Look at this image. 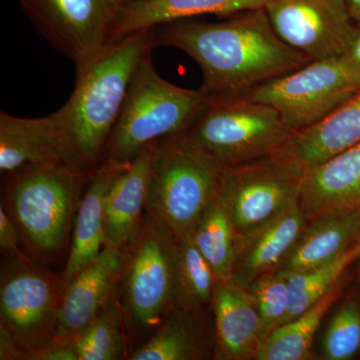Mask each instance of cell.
I'll return each instance as SVG.
<instances>
[{"label":"cell","instance_id":"obj_1","mask_svg":"<svg viewBox=\"0 0 360 360\" xmlns=\"http://www.w3.org/2000/svg\"><path fill=\"white\" fill-rule=\"evenodd\" d=\"M150 32L153 46L174 47L195 61L200 89L210 96L243 94L312 61L277 35L264 7L219 23L186 18Z\"/></svg>","mask_w":360,"mask_h":360},{"label":"cell","instance_id":"obj_2","mask_svg":"<svg viewBox=\"0 0 360 360\" xmlns=\"http://www.w3.org/2000/svg\"><path fill=\"white\" fill-rule=\"evenodd\" d=\"M153 49L150 30H141L108 44L89 63L77 68L72 94L56 112L80 174L89 176L101 165L135 70Z\"/></svg>","mask_w":360,"mask_h":360},{"label":"cell","instance_id":"obj_3","mask_svg":"<svg viewBox=\"0 0 360 360\" xmlns=\"http://www.w3.org/2000/svg\"><path fill=\"white\" fill-rule=\"evenodd\" d=\"M6 208L23 250L51 264L70 250L71 234L87 177L63 167H27L8 174Z\"/></svg>","mask_w":360,"mask_h":360},{"label":"cell","instance_id":"obj_4","mask_svg":"<svg viewBox=\"0 0 360 360\" xmlns=\"http://www.w3.org/2000/svg\"><path fill=\"white\" fill-rule=\"evenodd\" d=\"M210 99L202 89H184L161 77L153 66L151 51L148 52L130 82L101 162L127 165L149 144L186 134Z\"/></svg>","mask_w":360,"mask_h":360},{"label":"cell","instance_id":"obj_5","mask_svg":"<svg viewBox=\"0 0 360 360\" xmlns=\"http://www.w3.org/2000/svg\"><path fill=\"white\" fill-rule=\"evenodd\" d=\"M224 168L186 134L153 142L146 215L179 240L217 198Z\"/></svg>","mask_w":360,"mask_h":360},{"label":"cell","instance_id":"obj_6","mask_svg":"<svg viewBox=\"0 0 360 360\" xmlns=\"http://www.w3.org/2000/svg\"><path fill=\"white\" fill-rule=\"evenodd\" d=\"M177 240L144 215L125 250L120 304L129 338L150 336L176 309Z\"/></svg>","mask_w":360,"mask_h":360},{"label":"cell","instance_id":"obj_7","mask_svg":"<svg viewBox=\"0 0 360 360\" xmlns=\"http://www.w3.org/2000/svg\"><path fill=\"white\" fill-rule=\"evenodd\" d=\"M291 132L276 108L240 94L210 96L186 134L227 167L271 156Z\"/></svg>","mask_w":360,"mask_h":360},{"label":"cell","instance_id":"obj_8","mask_svg":"<svg viewBox=\"0 0 360 360\" xmlns=\"http://www.w3.org/2000/svg\"><path fill=\"white\" fill-rule=\"evenodd\" d=\"M9 260L0 279V329L15 345L18 359H27L54 340L63 279L34 260Z\"/></svg>","mask_w":360,"mask_h":360},{"label":"cell","instance_id":"obj_9","mask_svg":"<svg viewBox=\"0 0 360 360\" xmlns=\"http://www.w3.org/2000/svg\"><path fill=\"white\" fill-rule=\"evenodd\" d=\"M359 89L360 78L340 56L310 61L243 94L276 108L295 131L319 122Z\"/></svg>","mask_w":360,"mask_h":360},{"label":"cell","instance_id":"obj_10","mask_svg":"<svg viewBox=\"0 0 360 360\" xmlns=\"http://www.w3.org/2000/svg\"><path fill=\"white\" fill-rule=\"evenodd\" d=\"M303 176L270 156L225 167L219 196L238 236L255 231L298 202Z\"/></svg>","mask_w":360,"mask_h":360},{"label":"cell","instance_id":"obj_11","mask_svg":"<svg viewBox=\"0 0 360 360\" xmlns=\"http://www.w3.org/2000/svg\"><path fill=\"white\" fill-rule=\"evenodd\" d=\"M33 27L75 66L89 63L108 44L116 0H20Z\"/></svg>","mask_w":360,"mask_h":360},{"label":"cell","instance_id":"obj_12","mask_svg":"<svg viewBox=\"0 0 360 360\" xmlns=\"http://www.w3.org/2000/svg\"><path fill=\"white\" fill-rule=\"evenodd\" d=\"M274 32L311 60L345 54L359 32L345 0H267Z\"/></svg>","mask_w":360,"mask_h":360},{"label":"cell","instance_id":"obj_13","mask_svg":"<svg viewBox=\"0 0 360 360\" xmlns=\"http://www.w3.org/2000/svg\"><path fill=\"white\" fill-rule=\"evenodd\" d=\"M125 251L103 246L98 257L66 284L56 315L54 338L72 343L103 311L120 288Z\"/></svg>","mask_w":360,"mask_h":360},{"label":"cell","instance_id":"obj_14","mask_svg":"<svg viewBox=\"0 0 360 360\" xmlns=\"http://www.w3.org/2000/svg\"><path fill=\"white\" fill-rule=\"evenodd\" d=\"M27 167H63L79 174L56 111L37 118L0 112V172L11 174Z\"/></svg>","mask_w":360,"mask_h":360},{"label":"cell","instance_id":"obj_15","mask_svg":"<svg viewBox=\"0 0 360 360\" xmlns=\"http://www.w3.org/2000/svg\"><path fill=\"white\" fill-rule=\"evenodd\" d=\"M360 142V89L319 122L295 130L270 158L305 174Z\"/></svg>","mask_w":360,"mask_h":360},{"label":"cell","instance_id":"obj_16","mask_svg":"<svg viewBox=\"0 0 360 360\" xmlns=\"http://www.w3.org/2000/svg\"><path fill=\"white\" fill-rule=\"evenodd\" d=\"M300 206L307 224L360 210V142L305 172Z\"/></svg>","mask_w":360,"mask_h":360},{"label":"cell","instance_id":"obj_17","mask_svg":"<svg viewBox=\"0 0 360 360\" xmlns=\"http://www.w3.org/2000/svg\"><path fill=\"white\" fill-rule=\"evenodd\" d=\"M307 224L298 201L255 231L238 236L232 281L248 288L258 277L276 271Z\"/></svg>","mask_w":360,"mask_h":360},{"label":"cell","instance_id":"obj_18","mask_svg":"<svg viewBox=\"0 0 360 360\" xmlns=\"http://www.w3.org/2000/svg\"><path fill=\"white\" fill-rule=\"evenodd\" d=\"M122 163L103 161L87 177L86 188L80 198L68 260L61 274L63 290L78 272L91 264L104 246V198L111 184L129 167Z\"/></svg>","mask_w":360,"mask_h":360},{"label":"cell","instance_id":"obj_19","mask_svg":"<svg viewBox=\"0 0 360 360\" xmlns=\"http://www.w3.org/2000/svg\"><path fill=\"white\" fill-rule=\"evenodd\" d=\"M212 307L219 356L255 359L262 341V326L248 288L232 279L217 281Z\"/></svg>","mask_w":360,"mask_h":360},{"label":"cell","instance_id":"obj_20","mask_svg":"<svg viewBox=\"0 0 360 360\" xmlns=\"http://www.w3.org/2000/svg\"><path fill=\"white\" fill-rule=\"evenodd\" d=\"M151 144L116 177L104 198V246L125 251L142 221L146 210Z\"/></svg>","mask_w":360,"mask_h":360},{"label":"cell","instance_id":"obj_21","mask_svg":"<svg viewBox=\"0 0 360 360\" xmlns=\"http://www.w3.org/2000/svg\"><path fill=\"white\" fill-rule=\"evenodd\" d=\"M267 0H137L118 7L108 44L170 21L203 14L231 15L262 8Z\"/></svg>","mask_w":360,"mask_h":360},{"label":"cell","instance_id":"obj_22","mask_svg":"<svg viewBox=\"0 0 360 360\" xmlns=\"http://www.w3.org/2000/svg\"><path fill=\"white\" fill-rule=\"evenodd\" d=\"M359 233L360 210L309 222L276 271H302L330 264L352 248Z\"/></svg>","mask_w":360,"mask_h":360},{"label":"cell","instance_id":"obj_23","mask_svg":"<svg viewBox=\"0 0 360 360\" xmlns=\"http://www.w3.org/2000/svg\"><path fill=\"white\" fill-rule=\"evenodd\" d=\"M340 295V281L311 309L277 328L262 340L255 359L303 360L311 356L315 333Z\"/></svg>","mask_w":360,"mask_h":360},{"label":"cell","instance_id":"obj_24","mask_svg":"<svg viewBox=\"0 0 360 360\" xmlns=\"http://www.w3.org/2000/svg\"><path fill=\"white\" fill-rule=\"evenodd\" d=\"M191 236L217 278L219 281L231 279L238 234L219 194L200 215Z\"/></svg>","mask_w":360,"mask_h":360},{"label":"cell","instance_id":"obj_25","mask_svg":"<svg viewBox=\"0 0 360 360\" xmlns=\"http://www.w3.org/2000/svg\"><path fill=\"white\" fill-rule=\"evenodd\" d=\"M217 281L191 231L184 234L177 240L176 309L194 314L212 305Z\"/></svg>","mask_w":360,"mask_h":360},{"label":"cell","instance_id":"obj_26","mask_svg":"<svg viewBox=\"0 0 360 360\" xmlns=\"http://www.w3.org/2000/svg\"><path fill=\"white\" fill-rule=\"evenodd\" d=\"M118 290L103 311L73 341L77 360H118L127 356L129 340Z\"/></svg>","mask_w":360,"mask_h":360},{"label":"cell","instance_id":"obj_27","mask_svg":"<svg viewBox=\"0 0 360 360\" xmlns=\"http://www.w3.org/2000/svg\"><path fill=\"white\" fill-rule=\"evenodd\" d=\"M189 312L174 309L130 360H187L198 359L195 331Z\"/></svg>","mask_w":360,"mask_h":360},{"label":"cell","instance_id":"obj_28","mask_svg":"<svg viewBox=\"0 0 360 360\" xmlns=\"http://www.w3.org/2000/svg\"><path fill=\"white\" fill-rule=\"evenodd\" d=\"M355 259L357 257L352 248L330 264L302 271L281 272L290 290V309L283 324L300 316L323 298Z\"/></svg>","mask_w":360,"mask_h":360},{"label":"cell","instance_id":"obj_29","mask_svg":"<svg viewBox=\"0 0 360 360\" xmlns=\"http://www.w3.org/2000/svg\"><path fill=\"white\" fill-rule=\"evenodd\" d=\"M248 290L262 321L264 340L283 326L288 316L290 309L288 281L281 272H269L255 279Z\"/></svg>","mask_w":360,"mask_h":360},{"label":"cell","instance_id":"obj_30","mask_svg":"<svg viewBox=\"0 0 360 360\" xmlns=\"http://www.w3.org/2000/svg\"><path fill=\"white\" fill-rule=\"evenodd\" d=\"M360 349V303L350 298L336 310L322 340V352L328 360L354 359Z\"/></svg>","mask_w":360,"mask_h":360},{"label":"cell","instance_id":"obj_31","mask_svg":"<svg viewBox=\"0 0 360 360\" xmlns=\"http://www.w3.org/2000/svg\"><path fill=\"white\" fill-rule=\"evenodd\" d=\"M20 234L4 205H0V250L9 259H32L22 250Z\"/></svg>","mask_w":360,"mask_h":360},{"label":"cell","instance_id":"obj_32","mask_svg":"<svg viewBox=\"0 0 360 360\" xmlns=\"http://www.w3.org/2000/svg\"><path fill=\"white\" fill-rule=\"evenodd\" d=\"M28 360H77L72 343L52 340L28 356Z\"/></svg>","mask_w":360,"mask_h":360},{"label":"cell","instance_id":"obj_33","mask_svg":"<svg viewBox=\"0 0 360 360\" xmlns=\"http://www.w3.org/2000/svg\"><path fill=\"white\" fill-rule=\"evenodd\" d=\"M342 58L348 68L360 78V32L355 37L348 51L342 54Z\"/></svg>","mask_w":360,"mask_h":360},{"label":"cell","instance_id":"obj_34","mask_svg":"<svg viewBox=\"0 0 360 360\" xmlns=\"http://www.w3.org/2000/svg\"><path fill=\"white\" fill-rule=\"evenodd\" d=\"M345 2L352 21L360 26V0H345Z\"/></svg>","mask_w":360,"mask_h":360},{"label":"cell","instance_id":"obj_35","mask_svg":"<svg viewBox=\"0 0 360 360\" xmlns=\"http://www.w3.org/2000/svg\"><path fill=\"white\" fill-rule=\"evenodd\" d=\"M352 250H354L355 255H356L357 258L360 257V233L359 238H357L356 241L354 245H352Z\"/></svg>","mask_w":360,"mask_h":360},{"label":"cell","instance_id":"obj_36","mask_svg":"<svg viewBox=\"0 0 360 360\" xmlns=\"http://www.w3.org/2000/svg\"><path fill=\"white\" fill-rule=\"evenodd\" d=\"M116 1L118 2V4H120V6H122V4H129V2L137 1V0H116Z\"/></svg>","mask_w":360,"mask_h":360},{"label":"cell","instance_id":"obj_37","mask_svg":"<svg viewBox=\"0 0 360 360\" xmlns=\"http://www.w3.org/2000/svg\"><path fill=\"white\" fill-rule=\"evenodd\" d=\"M359 259H360V257H359Z\"/></svg>","mask_w":360,"mask_h":360}]
</instances>
